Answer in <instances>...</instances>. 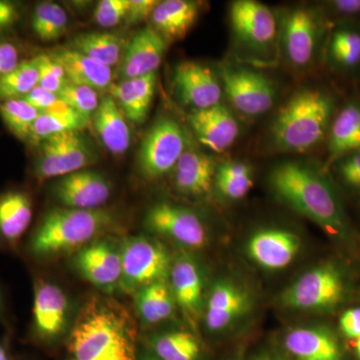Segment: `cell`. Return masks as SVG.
Segmentation results:
<instances>
[{
  "label": "cell",
  "instance_id": "6da1fadb",
  "mask_svg": "<svg viewBox=\"0 0 360 360\" xmlns=\"http://www.w3.org/2000/svg\"><path fill=\"white\" fill-rule=\"evenodd\" d=\"M66 348L68 360H139L134 315L113 298L90 295L75 316Z\"/></svg>",
  "mask_w": 360,
  "mask_h": 360
},
{
  "label": "cell",
  "instance_id": "7a4b0ae2",
  "mask_svg": "<svg viewBox=\"0 0 360 360\" xmlns=\"http://www.w3.org/2000/svg\"><path fill=\"white\" fill-rule=\"evenodd\" d=\"M270 184L276 195L338 240L349 241L352 229L338 193L311 167L285 162L274 168Z\"/></svg>",
  "mask_w": 360,
  "mask_h": 360
},
{
  "label": "cell",
  "instance_id": "3957f363",
  "mask_svg": "<svg viewBox=\"0 0 360 360\" xmlns=\"http://www.w3.org/2000/svg\"><path fill=\"white\" fill-rule=\"evenodd\" d=\"M111 210L58 207L45 213L25 245V255L33 260H45L77 252L103 236L113 226Z\"/></svg>",
  "mask_w": 360,
  "mask_h": 360
},
{
  "label": "cell",
  "instance_id": "277c9868",
  "mask_svg": "<svg viewBox=\"0 0 360 360\" xmlns=\"http://www.w3.org/2000/svg\"><path fill=\"white\" fill-rule=\"evenodd\" d=\"M336 99L322 89H307L295 94L279 110L272 127L277 148L305 153L328 137L336 115Z\"/></svg>",
  "mask_w": 360,
  "mask_h": 360
},
{
  "label": "cell",
  "instance_id": "5b68a950",
  "mask_svg": "<svg viewBox=\"0 0 360 360\" xmlns=\"http://www.w3.org/2000/svg\"><path fill=\"white\" fill-rule=\"evenodd\" d=\"M122 276L120 291L135 295L146 286L167 283L172 262L169 251L155 238L127 236L120 245Z\"/></svg>",
  "mask_w": 360,
  "mask_h": 360
},
{
  "label": "cell",
  "instance_id": "8992f818",
  "mask_svg": "<svg viewBox=\"0 0 360 360\" xmlns=\"http://www.w3.org/2000/svg\"><path fill=\"white\" fill-rule=\"evenodd\" d=\"M347 285V276L338 265H319L284 291L283 302L290 309L329 311L345 302Z\"/></svg>",
  "mask_w": 360,
  "mask_h": 360
},
{
  "label": "cell",
  "instance_id": "52a82bcc",
  "mask_svg": "<svg viewBox=\"0 0 360 360\" xmlns=\"http://www.w3.org/2000/svg\"><path fill=\"white\" fill-rule=\"evenodd\" d=\"M39 144V158L33 167L39 181L75 174L97 160L91 144L79 131L54 135Z\"/></svg>",
  "mask_w": 360,
  "mask_h": 360
},
{
  "label": "cell",
  "instance_id": "ba28073f",
  "mask_svg": "<svg viewBox=\"0 0 360 360\" xmlns=\"http://www.w3.org/2000/svg\"><path fill=\"white\" fill-rule=\"evenodd\" d=\"M70 302L58 284L44 278L33 283L30 336L39 345H49L60 340L70 328Z\"/></svg>",
  "mask_w": 360,
  "mask_h": 360
},
{
  "label": "cell",
  "instance_id": "9c48e42d",
  "mask_svg": "<svg viewBox=\"0 0 360 360\" xmlns=\"http://www.w3.org/2000/svg\"><path fill=\"white\" fill-rule=\"evenodd\" d=\"M186 150V136L179 123L169 117L158 120L144 137L139 151V169L148 179L169 174Z\"/></svg>",
  "mask_w": 360,
  "mask_h": 360
},
{
  "label": "cell",
  "instance_id": "30bf717a",
  "mask_svg": "<svg viewBox=\"0 0 360 360\" xmlns=\"http://www.w3.org/2000/svg\"><path fill=\"white\" fill-rule=\"evenodd\" d=\"M72 265L78 274L105 295L120 290L122 265L120 246L98 238L77 251Z\"/></svg>",
  "mask_w": 360,
  "mask_h": 360
},
{
  "label": "cell",
  "instance_id": "8fae6325",
  "mask_svg": "<svg viewBox=\"0 0 360 360\" xmlns=\"http://www.w3.org/2000/svg\"><path fill=\"white\" fill-rule=\"evenodd\" d=\"M144 225L149 231L189 250H200L207 243L205 226L200 217L191 210L172 203L151 206L144 217Z\"/></svg>",
  "mask_w": 360,
  "mask_h": 360
},
{
  "label": "cell",
  "instance_id": "7c38bea8",
  "mask_svg": "<svg viewBox=\"0 0 360 360\" xmlns=\"http://www.w3.org/2000/svg\"><path fill=\"white\" fill-rule=\"evenodd\" d=\"M225 94L232 105L248 116L264 115L274 106L276 89L262 73L245 68L222 70Z\"/></svg>",
  "mask_w": 360,
  "mask_h": 360
},
{
  "label": "cell",
  "instance_id": "4fadbf2b",
  "mask_svg": "<svg viewBox=\"0 0 360 360\" xmlns=\"http://www.w3.org/2000/svg\"><path fill=\"white\" fill-rule=\"evenodd\" d=\"M52 193L63 207L99 210L110 200L112 184L105 175L84 169L61 177Z\"/></svg>",
  "mask_w": 360,
  "mask_h": 360
},
{
  "label": "cell",
  "instance_id": "5bb4252c",
  "mask_svg": "<svg viewBox=\"0 0 360 360\" xmlns=\"http://www.w3.org/2000/svg\"><path fill=\"white\" fill-rule=\"evenodd\" d=\"M231 22L238 39L255 51H264L276 44V18L269 7L260 2L253 0L233 2Z\"/></svg>",
  "mask_w": 360,
  "mask_h": 360
},
{
  "label": "cell",
  "instance_id": "9a60e30c",
  "mask_svg": "<svg viewBox=\"0 0 360 360\" xmlns=\"http://www.w3.org/2000/svg\"><path fill=\"white\" fill-rule=\"evenodd\" d=\"M174 84L181 101L195 108L194 110L220 103L221 85L207 66L194 61L180 63L175 68Z\"/></svg>",
  "mask_w": 360,
  "mask_h": 360
},
{
  "label": "cell",
  "instance_id": "2e32d148",
  "mask_svg": "<svg viewBox=\"0 0 360 360\" xmlns=\"http://www.w3.org/2000/svg\"><path fill=\"white\" fill-rule=\"evenodd\" d=\"M188 123L198 141L214 153H224L231 148L239 134L238 120L222 104L193 110Z\"/></svg>",
  "mask_w": 360,
  "mask_h": 360
},
{
  "label": "cell",
  "instance_id": "e0dca14e",
  "mask_svg": "<svg viewBox=\"0 0 360 360\" xmlns=\"http://www.w3.org/2000/svg\"><path fill=\"white\" fill-rule=\"evenodd\" d=\"M300 239L293 232L269 229L255 232L248 243L251 259L262 269H285L300 252Z\"/></svg>",
  "mask_w": 360,
  "mask_h": 360
},
{
  "label": "cell",
  "instance_id": "ac0fdd59",
  "mask_svg": "<svg viewBox=\"0 0 360 360\" xmlns=\"http://www.w3.org/2000/svg\"><path fill=\"white\" fill-rule=\"evenodd\" d=\"M167 40L155 28L148 26L130 40L120 65L122 80L156 72L167 51Z\"/></svg>",
  "mask_w": 360,
  "mask_h": 360
},
{
  "label": "cell",
  "instance_id": "d6986e66",
  "mask_svg": "<svg viewBox=\"0 0 360 360\" xmlns=\"http://www.w3.org/2000/svg\"><path fill=\"white\" fill-rule=\"evenodd\" d=\"M283 345L295 360H345L338 336L324 326L292 329L284 338Z\"/></svg>",
  "mask_w": 360,
  "mask_h": 360
},
{
  "label": "cell",
  "instance_id": "ffe728a7",
  "mask_svg": "<svg viewBox=\"0 0 360 360\" xmlns=\"http://www.w3.org/2000/svg\"><path fill=\"white\" fill-rule=\"evenodd\" d=\"M321 32L319 18L307 9H295L284 20L283 41L286 54L295 66L309 65L314 58Z\"/></svg>",
  "mask_w": 360,
  "mask_h": 360
},
{
  "label": "cell",
  "instance_id": "44dd1931",
  "mask_svg": "<svg viewBox=\"0 0 360 360\" xmlns=\"http://www.w3.org/2000/svg\"><path fill=\"white\" fill-rule=\"evenodd\" d=\"M32 217V200L26 191L9 189L0 194V248L18 250Z\"/></svg>",
  "mask_w": 360,
  "mask_h": 360
},
{
  "label": "cell",
  "instance_id": "7402d4cb",
  "mask_svg": "<svg viewBox=\"0 0 360 360\" xmlns=\"http://www.w3.org/2000/svg\"><path fill=\"white\" fill-rule=\"evenodd\" d=\"M248 293L229 281L213 285L205 309V326L212 333L224 330L248 309Z\"/></svg>",
  "mask_w": 360,
  "mask_h": 360
},
{
  "label": "cell",
  "instance_id": "603a6c76",
  "mask_svg": "<svg viewBox=\"0 0 360 360\" xmlns=\"http://www.w3.org/2000/svg\"><path fill=\"white\" fill-rule=\"evenodd\" d=\"M51 58L63 66L70 84L89 87L96 91L110 89L112 82V71L70 47L52 49Z\"/></svg>",
  "mask_w": 360,
  "mask_h": 360
},
{
  "label": "cell",
  "instance_id": "cb8c5ba5",
  "mask_svg": "<svg viewBox=\"0 0 360 360\" xmlns=\"http://www.w3.org/2000/svg\"><path fill=\"white\" fill-rule=\"evenodd\" d=\"M169 279L175 302L184 314L195 319L203 303V278L200 266L191 258H179L172 264Z\"/></svg>",
  "mask_w": 360,
  "mask_h": 360
},
{
  "label": "cell",
  "instance_id": "d4e9b609",
  "mask_svg": "<svg viewBox=\"0 0 360 360\" xmlns=\"http://www.w3.org/2000/svg\"><path fill=\"white\" fill-rule=\"evenodd\" d=\"M156 80L158 75L153 72L111 85V96L130 122L139 125L146 122L155 96Z\"/></svg>",
  "mask_w": 360,
  "mask_h": 360
},
{
  "label": "cell",
  "instance_id": "484cf974",
  "mask_svg": "<svg viewBox=\"0 0 360 360\" xmlns=\"http://www.w3.org/2000/svg\"><path fill=\"white\" fill-rule=\"evenodd\" d=\"M174 170L177 191L187 195L200 196L212 188L217 165L210 155L186 148Z\"/></svg>",
  "mask_w": 360,
  "mask_h": 360
},
{
  "label": "cell",
  "instance_id": "4316f807",
  "mask_svg": "<svg viewBox=\"0 0 360 360\" xmlns=\"http://www.w3.org/2000/svg\"><path fill=\"white\" fill-rule=\"evenodd\" d=\"M92 124L105 148L115 155H122L129 150L131 135L127 117L111 96L99 101L92 116Z\"/></svg>",
  "mask_w": 360,
  "mask_h": 360
},
{
  "label": "cell",
  "instance_id": "83f0119b",
  "mask_svg": "<svg viewBox=\"0 0 360 360\" xmlns=\"http://www.w3.org/2000/svg\"><path fill=\"white\" fill-rule=\"evenodd\" d=\"M329 161L360 150V103L350 101L336 112L328 135Z\"/></svg>",
  "mask_w": 360,
  "mask_h": 360
},
{
  "label": "cell",
  "instance_id": "f1b7e54d",
  "mask_svg": "<svg viewBox=\"0 0 360 360\" xmlns=\"http://www.w3.org/2000/svg\"><path fill=\"white\" fill-rule=\"evenodd\" d=\"M198 6L187 0L160 1L151 13L153 27L167 40L186 37L198 20Z\"/></svg>",
  "mask_w": 360,
  "mask_h": 360
},
{
  "label": "cell",
  "instance_id": "f546056e",
  "mask_svg": "<svg viewBox=\"0 0 360 360\" xmlns=\"http://www.w3.org/2000/svg\"><path fill=\"white\" fill-rule=\"evenodd\" d=\"M139 319L153 326L167 321L174 315L175 300L167 283H156L141 288L134 295Z\"/></svg>",
  "mask_w": 360,
  "mask_h": 360
},
{
  "label": "cell",
  "instance_id": "4dcf8cb0",
  "mask_svg": "<svg viewBox=\"0 0 360 360\" xmlns=\"http://www.w3.org/2000/svg\"><path fill=\"white\" fill-rule=\"evenodd\" d=\"M70 49L111 68L120 61L123 42L113 33H82L73 39Z\"/></svg>",
  "mask_w": 360,
  "mask_h": 360
},
{
  "label": "cell",
  "instance_id": "1f68e13d",
  "mask_svg": "<svg viewBox=\"0 0 360 360\" xmlns=\"http://www.w3.org/2000/svg\"><path fill=\"white\" fill-rule=\"evenodd\" d=\"M153 354L160 360H200V343L193 333L175 330L150 340Z\"/></svg>",
  "mask_w": 360,
  "mask_h": 360
},
{
  "label": "cell",
  "instance_id": "d6a6232c",
  "mask_svg": "<svg viewBox=\"0 0 360 360\" xmlns=\"http://www.w3.org/2000/svg\"><path fill=\"white\" fill-rule=\"evenodd\" d=\"M331 63L341 70L352 71L360 68V28L341 25L331 34L328 45Z\"/></svg>",
  "mask_w": 360,
  "mask_h": 360
},
{
  "label": "cell",
  "instance_id": "836d02e7",
  "mask_svg": "<svg viewBox=\"0 0 360 360\" xmlns=\"http://www.w3.org/2000/svg\"><path fill=\"white\" fill-rule=\"evenodd\" d=\"M214 181L217 188L225 198L241 200L252 188V172L245 162L226 161L217 167Z\"/></svg>",
  "mask_w": 360,
  "mask_h": 360
},
{
  "label": "cell",
  "instance_id": "e575fe53",
  "mask_svg": "<svg viewBox=\"0 0 360 360\" xmlns=\"http://www.w3.org/2000/svg\"><path fill=\"white\" fill-rule=\"evenodd\" d=\"M68 25V14L56 2L44 1L35 7L32 26L39 39L44 41L58 39L65 34Z\"/></svg>",
  "mask_w": 360,
  "mask_h": 360
},
{
  "label": "cell",
  "instance_id": "d590c367",
  "mask_svg": "<svg viewBox=\"0 0 360 360\" xmlns=\"http://www.w3.org/2000/svg\"><path fill=\"white\" fill-rule=\"evenodd\" d=\"M39 70L34 58L21 61L15 70L0 78V101L21 99L39 85Z\"/></svg>",
  "mask_w": 360,
  "mask_h": 360
},
{
  "label": "cell",
  "instance_id": "8d00e7d4",
  "mask_svg": "<svg viewBox=\"0 0 360 360\" xmlns=\"http://www.w3.org/2000/svg\"><path fill=\"white\" fill-rule=\"evenodd\" d=\"M39 115V111L22 99L0 101V116L4 124L21 141L30 139L33 123Z\"/></svg>",
  "mask_w": 360,
  "mask_h": 360
},
{
  "label": "cell",
  "instance_id": "74e56055",
  "mask_svg": "<svg viewBox=\"0 0 360 360\" xmlns=\"http://www.w3.org/2000/svg\"><path fill=\"white\" fill-rule=\"evenodd\" d=\"M89 122L82 116H63L39 113L33 123L30 139L34 143H41L45 139L54 135L70 131H80L89 124Z\"/></svg>",
  "mask_w": 360,
  "mask_h": 360
},
{
  "label": "cell",
  "instance_id": "f35d334b",
  "mask_svg": "<svg viewBox=\"0 0 360 360\" xmlns=\"http://www.w3.org/2000/svg\"><path fill=\"white\" fill-rule=\"evenodd\" d=\"M59 101L70 105L86 122H90L99 105L98 94L89 87L68 84L58 94Z\"/></svg>",
  "mask_w": 360,
  "mask_h": 360
},
{
  "label": "cell",
  "instance_id": "ab89813d",
  "mask_svg": "<svg viewBox=\"0 0 360 360\" xmlns=\"http://www.w3.org/2000/svg\"><path fill=\"white\" fill-rule=\"evenodd\" d=\"M39 70V86L58 94L65 85L70 84L65 70L49 53L35 56Z\"/></svg>",
  "mask_w": 360,
  "mask_h": 360
},
{
  "label": "cell",
  "instance_id": "60d3db41",
  "mask_svg": "<svg viewBox=\"0 0 360 360\" xmlns=\"http://www.w3.org/2000/svg\"><path fill=\"white\" fill-rule=\"evenodd\" d=\"M129 0H101L94 11V21L104 28L115 27L124 21Z\"/></svg>",
  "mask_w": 360,
  "mask_h": 360
},
{
  "label": "cell",
  "instance_id": "b9f144b4",
  "mask_svg": "<svg viewBox=\"0 0 360 360\" xmlns=\"http://www.w3.org/2000/svg\"><path fill=\"white\" fill-rule=\"evenodd\" d=\"M333 165L341 184L349 191L360 193V150L338 158Z\"/></svg>",
  "mask_w": 360,
  "mask_h": 360
},
{
  "label": "cell",
  "instance_id": "7bdbcfd3",
  "mask_svg": "<svg viewBox=\"0 0 360 360\" xmlns=\"http://www.w3.org/2000/svg\"><path fill=\"white\" fill-rule=\"evenodd\" d=\"M160 1L155 0H129V11L125 16V25H134L150 18Z\"/></svg>",
  "mask_w": 360,
  "mask_h": 360
},
{
  "label": "cell",
  "instance_id": "ee69618b",
  "mask_svg": "<svg viewBox=\"0 0 360 360\" xmlns=\"http://www.w3.org/2000/svg\"><path fill=\"white\" fill-rule=\"evenodd\" d=\"M22 101L32 105L39 113L44 112L45 110H49V108L58 101V94L42 89V87L37 85L35 89H33L27 96L22 97Z\"/></svg>",
  "mask_w": 360,
  "mask_h": 360
},
{
  "label": "cell",
  "instance_id": "f6af8a7d",
  "mask_svg": "<svg viewBox=\"0 0 360 360\" xmlns=\"http://www.w3.org/2000/svg\"><path fill=\"white\" fill-rule=\"evenodd\" d=\"M20 63V54L15 45L0 41V78L15 70Z\"/></svg>",
  "mask_w": 360,
  "mask_h": 360
},
{
  "label": "cell",
  "instance_id": "bcb514c9",
  "mask_svg": "<svg viewBox=\"0 0 360 360\" xmlns=\"http://www.w3.org/2000/svg\"><path fill=\"white\" fill-rule=\"evenodd\" d=\"M340 328L345 338L356 340L360 338V307L347 309L340 319Z\"/></svg>",
  "mask_w": 360,
  "mask_h": 360
},
{
  "label": "cell",
  "instance_id": "7dc6e473",
  "mask_svg": "<svg viewBox=\"0 0 360 360\" xmlns=\"http://www.w3.org/2000/svg\"><path fill=\"white\" fill-rule=\"evenodd\" d=\"M331 13L343 18H354L360 15V0H335L329 2Z\"/></svg>",
  "mask_w": 360,
  "mask_h": 360
},
{
  "label": "cell",
  "instance_id": "c3c4849f",
  "mask_svg": "<svg viewBox=\"0 0 360 360\" xmlns=\"http://www.w3.org/2000/svg\"><path fill=\"white\" fill-rule=\"evenodd\" d=\"M20 20L18 7L6 0H0V30L11 27Z\"/></svg>",
  "mask_w": 360,
  "mask_h": 360
},
{
  "label": "cell",
  "instance_id": "681fc988",
  "mask_svg": "<svg viewBox=\"0 0 360 360\" xmlns=\"http://www.w3.org/2000/svg\"><path fill=\"white\" fill-rule=\"evenodd\" d=\"M11 338L6 335L0 338V360H11Z\"/></svg>",
  "mask_w": 360,
  "mask_h": 360
},
{
  "label": "cell",
  "instance_id": "f907efd6",
  "mask_svg": "<svg viewBox=\"0 0 360 360\" xmlns=\"http://www.w3.org/2000/svg\"><path fill=\"white\" fill-rule=\"evenodd\" d=\"M252 360H288L284 359L281 355L274 354V352H260L253 357Z\"/></svg>",
  "mask_w": 360,
  "mask_h": 360
},
{
  "label": "cell",
  "instance_id": "816d5d0a",
  "mask_svg": "<svg viewBox=\"0 0 360 360\" xmlns=\"http://www.w3.org/2000/svg\"><path fill=\"white\" fill-rule=\"evenodd\" d=\"M6 302L4 291L0 288V322L6 321Z\"/></svg>",
  "mask_w": 360,
  "mask_h": 360
},
{
  "label": "cell",
  "instance_id": "f5cc1de1",
  "mask_svg": "<svg viewBox=\"0 0 360 360\" xmlns=\"http://www.w3.org/2000/svg\"><path fill=\"white\" fill-rule=\"evenodd\" d=\"M139 360H160L158 357L155 356L153 354H142L141 356H139Z\"/></svg>",
  "mask_w": 360,
  "mask_h": 360
},
{
  "label": "cell",
  "instance_id": "db71d44e",
  "mask_svg": "<svg viewBox=\"0 0 360 360\" xmlns=\"http://www.w3.org/2000/svg\"><path fill=\"white\" fill-rule=\"evenodd\" d=\"M355 342V354H356L357 359L360 360V338L354 340Z\"/></svg>",
  "mask_w": 360,
  "mask_h": 360
}]
</instances>
